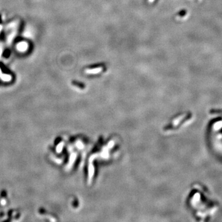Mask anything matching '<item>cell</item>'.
I'll return each mask as SVG.
<instances>
[{
  "instance_id": "cell-1",
  "label": "cell",
  "mask_w": 222,
  "mask_h": 222,
  "mask_svg": "<svg viewBox=\"0 0 222 222\" xmlns=\"http://www.w3.org/2000/svg\"><path fill=\"white\" fill-rule=\"evenodd\" d=\"M190 206L198 220H207L218 209V203L209 196L207 191L197 185L192 190L189 199Z\"/></svg>"
},
{
  "instance_id": "cell-2",
  "label": "cell",
  "mask_w": 222,
  "mask_h": 222,
  "mask_svg": "<svg viewBox=\"0 0 222 222\" xmlns=\"http://www.w3.org/2000/svg\"><path fill=\"white\" fill-rule=\"evenodd\" d=\"M104 67V64H97L95 65H92L86 68V71H94V72H97L98 69H99L101 67Z\"/></svg>"
}]
</instances>
